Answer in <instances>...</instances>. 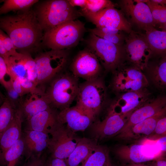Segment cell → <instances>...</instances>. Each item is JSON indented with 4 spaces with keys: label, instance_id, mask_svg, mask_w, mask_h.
<instances>
[{
    "label": "cell",
    "instance_id": "8",
    "mask_svg": "<svg viewBox=\"0 0 166 166\" xmlns=\"http://www.w3.org/2000/svg\"><path fill=\"white\" fill-rule=\"evenodd\" d=\"M124 47L126 63L144 70L152 55L144 34L132 30L126 33Z\"/></svg>",
    "mask_w": 166,
    "mask_h": 166
},
{
    "label": "cell",
    "instance_id": "26",
    "mask_svg": "<svg viewBox=\"0 0 166 166\" xmlns=\"http://www.w3.org/2000/svg\"><path fill=\"white\" fill-rule=\"evenodd\" d=\"M145 31L144 34L152 56L166 55V31L152 27Z\"/></svg>",
    "mask_w": 166,
    "mask_h": 166
},
{
    "label": "cell",
    "instance_id": "20",
    "mask_svg": "<svg viewBox=\"0 0 166 166\" xmlns=\"http://www.w3.org/2000/svg\"><path fill=\"white\" fill-rule=\"evenodd\" d=\"M23 121L20 110L16 109L12 121L0 138V166H4L6 151L22 137Z\"/></svg>",
    "mask_w": 166,
    "mask_h": 166
},
{
    "label": "cell",
    "instance_id": "11",
    "mask_svg": "<svg viewBox=\"0 0 166 166\" xmlns=\"http://www.w3.org/2000/svg\"><path fill=\"white\" fill-rule=\"evenodd\" d=\"M102 66L94 53L86 47L79 51L70 65L72 73L78 78L89 81L99 78Z\"/></svg>",
    "mask_w": 166,
    "mask_h": 166
},
{
    "label": "cell",
    "instance_id": "34",
    "mask_svg": "<svg viewBox=\"0 0 166 166\" xmlns=\"http://www.w3.org/2000/svg\"><path fill=\"white\" fill-rule=\"evenodd\" d=\"M23 54V59L27 72V78L37 86V70L35 60L30 54Z\"/></svg>",
    "mask_w": 166,
    "mask_h": 166
},
{
    "label": "cell",
    "instance_id": "38",
    "mask_svg": "<svg viewBox=\"0 0 166 166\" xmlns=\"http://www.w3.org/2000/svg\"><path fill=\"white\" fill-rule=\"evenodd\" d=\"M6 90L7 92L6 98L15 109H18L23 101L22 97L14 89L12 86Z\"/></svg>",
    "mask_w": 166,
    "mask_h": 166
},
{
    "label": "cell",
    "instance_id": "39",
    "mask_svg": "<svg viewBox=\"0 0 166 166\" xmlns=\"http://www.w3.org/2000/svg\"><path fill=\"white\" fill-rule=\"evenodd\" d=\"M21 85L26 94L34 92L38 88L37 85L26 77L18 78Z\"/></svg>",
    "mask_w": 166,
    "mask_h": 166
},
{
    "label": "cell",
    "instance_id": "6",
    "mask_svg": "<svg viewBox=\"0 0 166 166\" xmlns=\"http://www.w3.org/2000/svg\"><path fill=\"white\" fill-rule=\"evenodd\" d=\"M68 49L52 50L39 53L34 59L37 70V85L50 81L63 70L68 61Z\"/></svg>",
    "mask_w": 166,
    "mask_h": 166
},
{
    "label": "cell",
    "instance_id": "46",
    "mask_svg": "<svg viewBox=\"0 0 166 166\" xmlns=\"http://www.w3.org/2000/svg\"><path fill=\"white\" fill-rule=\"evenodd\" d=\"M70 4L73 6H77L83 8L85 5L86 0H68Z\"/></svg>",
    "mask_w": 166,
    "mask_h": 166
},
{
    "label": "cell",
    "instance_id": "10",
    "mask_svg": "<svg viewBox=\"0 0 166 166\" xmlns=\"http://www.w3.org/2000/svg\"><path fill=\"white\" fill-rule=\"evenodd\" d=\"M47 148L50 157L65 160L75 148L78 138L65 124L59 123L50 134Z\"/></svg>",
    "mask_w": 166,
    "mask_h": 166
},
{
    "label": "cell",
    "instance_id": "45",
    "mask_svg": "<svg viewBox=\"0 0 166 166\" xmlns=\"http://www.w3.org/2000/svg\"><path fill=\"white\" fill-rule=\"evenodd\" d=\"M151 165L152 166H166V159L162 156H160L153 160Z\"/></svg>",
    "mask_w": 166,
    "mask_h": 166
},
{
    "label": "cell",
    "instance_id": "35",
    "mask_svg": "<svg viewBox=\"0 0 166 166\" xmlns=\"http://www.w3.org/2000/svg\"><path fill=\"white\" fill-rule=\"evenodd\" d=\"M0 84L6 90L12 86V78L4 59L0 56Z\"/></svg>",
    "mask_w": 166,
    "mask_h": 166
},
{
    "label": "cell",
    "instance_id": "2",
    "mask_svg": "<svg viewBox=\"0 0 166 166\" xmlns=\"http://www.w3.org/2000/svg\"><path fill=\"white\" fill-rule=\"evenodd\" d=\"M35 13L43 31L47 32L65 22L77 20L82 16L68 0L43 1L37 7Z\"/></svg>",
    "mask_w": 166,
    "mask_h": 166
},
{
    "label": "cell",
    "instance_id": "16",
    "mask_svg": "<svg viewBox=\"0 0 166 166\" xmlns=\"http://www.w3.org/2000/svg\"><path fill=\"white\" fill-rule=\"evenodd\" d=\"M95 119L89 112L77 105L61 111L57 114L58 121L66 124L67 128L74 133L85 130Z\"/></svg>",
    "mask_w": 166,
    "mask_h": 166
},
{
    "label": "cell",
    "instance_id": "47",
    "mask_svg": "<svg viewBox=\"0 0 166 166\" xmlns=\"http://www.w3.org/2000/svg\"><path fill=\"white\" fill-rule=\"evenodd\" d=\"M124 166H152L150 165H148L143 163H131L128 164Z\"/></svg>",
    "mask_w": 166,
    "mask_h": 166
},
{
    "label": "cell",
    "instance_id": "50",
    "mask_svg": "<svg viewBox=\"0 0 166 166\" xmlns=\"http://www.w3.org/2000/svg\"><path fill=\"white\" fill-rule=\"evenodd\" d=\"M4 99H3L2 95L0 93V106L2 103Z\"/></svg>",
    "mask_w": 166,
    "mask_h": 166
},
{
    "label": "cell",
    "instance_id": "19",
    "mask_svg": "<svg viewBox=\"0 0 166 166\" xmlns=\"http://www.w3.org/2000/svg\"><path fill=\"white\" fill-rule=\"evenodd\" d=\"M164 97L153 99L133 112L118 134L123 133L134 125L156 115L166 107Z\"/></svg>",
    "mask_w": 166,
    "mask_h": 166
},
{
    "label": "cell",
    "instance_id": "36",
    "mask_svg": "<svg viewBox=\"0 0 166 166\" xmlns=\"http://www.w3.org/2000/svg\"><path fill=\"white\" fill-rule=\"evenodd\" d=\"M0 35L5 48L9 57H19L22 55V53L18 52L16 47L10 38L1 29Z\"/></svg>",
    "mask_w": 166,
    "mask_h": 166
},
{
    "label": "cell",
    "instance_id": "9",
    "mask_svg": "<svg viewBox=\"0 0 166 166\" xmlns=\"http://www.w3.org/2000/svg\"><path fill=\"white\" fill-rule=\"evenodd\" d=\"M111 86L118 93L140 90L148 85V80L140 69L125 62L113 73Z\"/></svg>",
    "mask_w": 166,
    "mask_h": 166
},
{
    "label": "cell",
    "instance_id": "27",
    "mask_svg": "<svg viewBox=\"0 0 166 166\" xmlns=\"http://www.w3.org/2000/svg\"><path fill=\"white\" fill-rule=\"evenodd\" d=\"M25 146L22 136L6 152L4 157V166H17L24 155Z\"/></svg>",
    "mask_w": 166,
    "mask_h": 166
},
{
    "label": "cell",
    "instance_id": "48",
    "mask_svg": "<svg viewBox=\"0 0 166 166\" xmlns=\"http://www.w3.org/2000/svg\"><path fill=\"white\" fill-rule=\"evenodd\" d=\"M154 3L161 5H166V0H151Z\"/></svg>",
    "mask_w": 166,
    "mask_h": 166
},
{
    "label": "cell",
    "instance_id": "18",
    "mask_svg": "<svg viewBox=\"0 0 166 166\" xmlns=\"http://www.w3.org/2000/svg\"><path fill=\"white\" fill-rule=\"evenodd\" d=\"M22 136L26 160L31 158L41 156L47 148L50 138V135L47 133L27 129L25 130Z\"/></svg>",
    "mask_w": 166,
    "mask_h": 166
},
{
    "label": "cell",
    "instance_id": "1",
    "mask_svg": "<svg viewBox=\"0 0 166 166\" xmlns=\"http://www.w3.org/2000/svg\"><path fill=\"white\" fill-rule=\"evenodd\" d=\"M0 29L7 33L22 53L30 54L42 42L43 31L35 12L30 9L16 15L0 18Z\"/></svg>",
    "mask_w": 166,
    "mask_h": 166
},
{
    "label": "cell",
    "instance_id": "33",
    "mask_svg": "<svg viewBox=\"0 0 166 166\" xmlns=\"http://www.w3.org/2000/svg\"><path fill=\"white\" fill-rule=\"evenodd\" d=\"M117 5L109 0H86L85 6L79 10L82 16L96 13L106 8Z\"/></svg>",
    "mask_w": 166,
    "mask_h": 166
},
{
    "label": "cell",
    "instance_id": "5",
    "mask_svg": "<svg viewBox=\"0 0 166 166\" xmlns=\"http://www.w3.org/2000/svg\"><path fill=\"white\" fill-rule=\"evenodd\" d=\"M84 41L87 48L95 55L105 71L113 73L125 62L124 45L115 44L91 33Z\"/></svg>",
    "mask_w": 166,
    "mask_h": 166
},
{
    "label": "cell",
    "instance_id": "29",
    "mask_svg": "<svg viewBox=\"0 0 166 166\" xmlns=\"http://www.w3.org/2000/svg\"><path fill=\"white\" fill-rule=\"evenodd\" d=\"M6 97L0 106V138L12 121L16 111Z\"/></svg>",
    "mask_w": 166,
    "mask_h": 166
},
{
    "label": "cell",
    "instance_id": "12",
    "mask_svg": "<svg viewBox=\"0 0 166 166\" xmlns=\"http://www.w3.org/2000/svg\"><path fill=\"white\" fill-rule=\"evenodd\" d=\"M147 1L122 0L118 3L124 15L139 28L145 31L155 28L150 10L146 3Z\"/></svg>",
    "mask_w": 166,
    "mask_h": 166
},
{
    "label": "cell",
    "instance_id": "51",
    "mask_svg": "<svg viewBox=\"0 0 166 166\" xmlns=\"http://www.w3.org/2000/svg\"><path fill=\"white\" fill-rule=\"evenodd\" d=\"M44 166H45V165Z\"/></svg>",
    "mask_w": 166,
    "mask_h": 166
},
{
    "label": "cell",
    "instance_id": "30",
    "mask_svg": "<svg viewBox=\"0 0 166 166\" xmlns=\"http://www.w3.org/2000/svg\"><path fill=\"white\" fill-rule=\"evenodd\" d=\"M109 159L107 150L97 145L81 166H104Z\"/></svg>",
    "mask_w": 166,
    "mask_h": 166
},
{
    "label": "cell",
    "instance_id": "43",
    "mask_svg": "<svg viewBox=\"0 0 166 166\" xmlns=\"http://www.w3.org/2000/svg\"><path fill=\"white\" fill-rule=\"evenodd\" d=\"M12 86L14 89L21 97L26 94L21 85L18 78L12 79Z\"/></svg>",
    "mask_w": 166,
    "mask_h": 166
},
{
    "label": "cell",
    "instance_id": "49",
    "mask_svg": "<svg viewBox=\"0 0 166 166\" xmlns=\"http://www.w3.org/2000/svg\"><path fill=\"white\" fill-rule=\"evenodd\" d=\"M104 166H112L109 159Z\"/></svg>",
    "mask_w": 166,
    "mask_h": 166
},
{
    "label": "cell",
    "instance_id": "15",
    "mask_svg": "<svg viewBox=\"0 0 166 166\" xmlns=\"http://www.w3.org/2000/svg\"><path fill=\"white\" fill-rule=\"evenodd\" d=\"M116 153L122 161L128 163H143L153 161L158 156V151L154 145L140 144L123 145L116 149Z\"/></svg>",
    "mask_w": 166,
    "mask_h": 166
},
{
    "label": "cell",
    "instance_id": "31",
    "mask_svg": "<svg viewBox=\"0 0 166 166\" xmlns=\"http://www.w3.org/2000/svg\"><path fill=\"white\" fill-rule=\"evenodd\" d=\"M7 67L12 79L16 78H27L23 53L19 57H10Z\"/></svg>",
    "mask_w": 166,
    "mask_h": 166
},
{
    "label": "cell",
    "instance_id": "17",
    "mask_svg": "<svg viewBox=\"0 0 166 166\" xmlns=\"http://www.w3.org/2000/svg\"><path fill=\"white\" fill-rule=\"evenodd\" d=\"M127 120L109 108L105 118L93 123L91 131L94 139H103L117 135Z\"/></svg>",
    "mask_w": 166,
    "mask_h": 166
},
{
    "label": "cell",
    "instance_id": "52",
    "mask_svg": "<svg viewBox=\"0 0 166 166\" xmlns=\"http://www.w3.org/2000/svg\"></svg>",
    "mask_w": 166,
    "mask_h": 166
},
{
    "label": "cell",
    "instance_id": "7",
    "mask_svg": "<svg viewBox=\"0 0 166 166\" xmlns=\"http://www.w3.org/2000/svg\"><path fill=\"white\" fill-rule=\"evenodd\" d=\"M106 98L104 83L99 78L85 81L79 85L76 97L77 105L91 113L96 118Z\"/></svg>",
    "mask_w": 166,
    "mask_h": 166
},
{
    "label": "cell",
    "instance_id": "25",
    "mask_svg": "<svg viewBox=\"0 0 166 166\" xmlns=\"http://www.w3.org/2000/svg\"><path fill=\"white\" fill-rule=\"evenodd\" d=\"M159 58L153 61L149 60L144 70L147 71L154 85L158 88L163 89L166 85V56H160Z\"/></svg>",
    "mask_w": 166,
    "mask_h": 166
},
{
    "label": "cell",
    "instance_id": "23",
    "mask_svg": "<svg viewBox=\"0 0 166 166\" xmlns=\"http://www.w3.org/2000/svg\"><path fill=\"white\" fill-rule=\"evenodd\" d=\"M57 113L52 108L34 115L27 121L25 129L50 133L57 126L59 122Z\"/></svg>",
    "mask_w": 166,
    "mask_h": 166
},
{
    "label": "cell",
    "instance_id": "32",
    "mask_svg": "<svg viewBox=\"0 0 166 166\" xmlns=\"http://www.w3.org/2000/svg\"><path fill=\"white\" fill-rule=\"evenodd\" d=\"M38 1L37 0H5L0 7V15L12 11L26 10Z\"/></svg>",
    "mask_w": 166,
    "mask_h": 166
},
{
    "label": "cell",
    "instance_id": "3",
    "mask_svg": "<svg viewBox=\"0 0 166 166\" xmlns=\"http://www.w3.org/2000/svg\"><path fill=\"white\" fill-rule=\"evenodd\" d=\"M50 81L45 93L51 107L60 111L70 107L77 96L78 78L72 73L61 72Z\"/></svg>",
    "mask_w": 166,
    "mask_h": 166
},
{
    "label": "cell",
    "instance_id": "24",
    "mask_svg": "<svg viewBox=\"0 0 166 166\" xmlns=\"http://www.w3.org/2000/svg\"><path fill=\"white\" fill-rule=\"evenodd\" d=\"M97 140L78 138L76 145L68 157L65 160L67 166H78L84 162L97 146Z\"/></svg>",
    "mask_w": 166,
    "mask_h": 166
},
{
    "label": "cell",
    "instance_id": "42",
    "mask_svg": "<svg viewBox=\"0 0 166 166\" xmlns=\"http://www.w3.org/2000/svg\"><path fill=\"white\" fill-rule=\"evenodd\" d=\"M45 166H67L65 160L50 157L46 160Z\"/></svg>",
    "mask_w": 166,
    "mask_h": 166
},
{
    "label": "cell",
    "instance_id": "28",
    "mask_svg": "<svg viewBox=\"0 0 166 166\" xmlns=\"http://www.w3.org/2000/svg\"><path fill=\"white\" fill-rule=\"evenodd\" d=\"M146 3L149 7L152 16L155 27L166 31V6L148 0Z\"/></svg>",
    "mask_w": 166,
    "mask_h": 166
},
{
    "label": "cell",
    "instance_id": "4",
    "mask_svg": "<svg viewBox=\"0 0 166 166\" xmlns=\"http://www.w3.org/2000/svg\"><path fill=\"white\" fill-rule=\"evenodd\" d=\"M86 31L80 20L68 21L45 32L42 43L52 50L69 49L78 44Z\"/></svg>",
    "mask_w": 166,
    "mask_h": 166
},
{
    "label": "cell",
    "instance_id": "21",
    "mask_svg": "<svg viewBox=\"0 0 166 166\" xmlns=\"http://www.w3.org/2000/svg\"><path fill=\"white\" fill-rule=\"evenodd\" d=\"M29 93L30 96L23 101L18 109L23 120L26 121L38 113L51 108L43 87H38L36 91Z\"/></svg>",
    "mask_w": 166,
    "mask_h": 166
},
{
    "label": "cell",
    "instance_id": "13",
    "mask_svg": "<svg viewBox=\"0 0 166 166\" xmlns=\"http://www.w3.org/2000/svg\"><path fill=\"white\" fill-rule=\"evenodd\" d=\"M152 99L146 88L123 93L114 101L110 108L127 121L133 112Z\"/></svg>",
    "mask_w": 166,
    "mask_h": 166
},
{
    "label": "cell",
    "instance_id": "44",
    "mask_svg": "<svg viewBox=\"0 0 166 166\" xmlns=\"http://www.w3.org/2000/svg\"><path fill=\"white\" fill-rule=\"evenodd\" d=\"M0 56L5 60L8 65L9 57L8 55L4 45L3 41L0 35Z\"/></svg>",
    "mask_w": 166,
    "mask_h": 166
},
{
    "label": "cell",
    "instance_id": "41",
    "mask_svg": "<svg viewBox=\"0 0 166 166\" xmlns=\"http://www.w3.org/2000/svg\"><path fill=\"white\" fill-rule=\"evenodd\" d=\"M150 140L151 142L158 147L163 153L165 152L166 150V136L160 137L155 140Z\"/></svg>",
    "mask_w": 166,
    "mask_h": 166
},
{
    "label": "cell",
    "instance_id": "37",
    "mask_svg": "<svg viewBox=\"0 0 166 166\" xmlns=\"http://www.w3.org/2000/svg\"><path fill=\"white\" fill-rule=\"evenodd\" d=\"M166 117L165 115L162 117L158 121L152 132L148 137L151 140H155L166 136Z\"/></svg>",
    "mask_w": 166,
    "mask_h": 166
},
{
    "label": "cell",
    "instance_id": "40",
    "mask_svg": "<svg viewBox=\"0 0 166 166\" xmlns=\"http://www.w3.org/2000/svg\"><path fill=\"white\" fill-rule=\"evenodd\" d=\"M23 166H44L46 162L45 157L43 156L39 157L30 158L27 160Z\"/></svg>",
    "mask_w": 166,
    "mask_h": 166
},
{
    "label": "cell",
    "instance_id": "14",
    "mask_svg": "<svg viewBox=\"0 0 166 166\" xmlns=\"http://www.w3.org/2000/svg\"><path fill=\"white\" fill-rule=\"evenodd\" d=\"M84 17L96 27H112L127 34L132 30V24L124 14L114 7L106 8Z\"/></svg>",
    "mask_w": 166,
    "mask_h": 166
},
{
    "label": "cell",
    "instance_id": "22",
    "mask_svg": "<svg viewBox=\"0 0 166 166\" xmlns=\"http://www.w3.org/2000/svg\"><path fill=\"white\" fill-rule=\"evenodd\" d=\"M166 107L154 116L132 126L125 132L117 134L116 137L124 140H131L148 137L153 131L157 122L165 115Z\"/></svg>",
    "mask_w": 166,
    "mask_h": 166
}]
</instances>
